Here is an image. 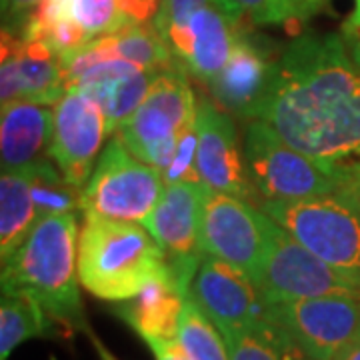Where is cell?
Instances as JSON below:
<instances>
[{"mask_svg":"<svg viewBox=\"0 0 360 360\" xmlns=\"http://www.w3.org/2000/svg\"><path fill=\"white\" fill-rule=\"evenodd\" d=\"M336 360H360V333L356 335V338L342 350V354Z\"/></svg>","mask_w":360,"mask_h":360,"instance_id":"35","label":"cell"},{"mask_svg":"<svg viewBox=\"0 0 360 360\" xmlns=\"http://www.w3.org/2000/svg\"><path fill=\"white\" fill-rule=\"evenodd\" d=\"M144 342L153 350L156 360H193L179 338H144Z\"/></svg>","mask_w":360,"mask_h":360,"instance_id":"33","label":"cell"},{"mask_svg":"<svg viewBox=\"0 0 360 360\" xmlns=\"http://www.w3.org/2000/svg\"><path fill=\"white\" fill-rule=\"evenodd\" d=\"M42 0H2V16H4V30L20 34L26 20L39 8Z\"/></svg>","mask_w":360,"mask_h":360,"instance_id":"30","label":"cell"},{"mask_svg":"<svg viewBox=\"0 0 360 360\" xmlns=\"http://www.w3.org/2000/svg\"><path fill=\"white\" fill-rule=\"evenodd\" d=\"M165 191L158 168L146 165L118 136L106 144L86 186L80 191L82 214L146 224Z\"/></svg>","mask_w":360,"mask_h":360,"instance_id":"7","label":"cell"},{"mask_svg":"<svg viewBox=\"0 0 360 360\" xmlns=\"http://www.w3.org/2000/svg\"><path fill=\"white\" fill-rule=\"evenodd\" d=\"M52 139L49 158L72 186L84 188L92 176L108 130L101 104L80 90H66L52 108Z\"/></svg>","mask_w":360,"mask_h":360,"instance_id":"12","label":"cell"},{"mask_svg":"<svg viewBox=\"0 0 360 360\" xmlns=\"http://www.w3.org/2000/svg\"><path fill=\"white\" fill-rule=\"evenodd\" d=\"M196 172L208 188L260 205L232 116L220 110L206 94L198 98L196 110Z\"/></svg>","mask_w":360,"mask_h":360,"instance_id":"14","label":"cell"},{"mask_svg":"<svg viewBox=\"0 0 360 360\" xmlns=\"http://www.w3.org/2000/svg\"><path fill=\"white\" fill-rule=\"evenodd\" d=\"M255 25H278L274 0H232Z\"/></svg>","mask_w":360,"mask_h":360,"instance_id":"31","label":"cell"},{"mask_svg":"<svg viewBox=\"0 0 360 360\" xmlns=\"http://www.w3.org/2000/svg\"><path fill=\"white\" fill-rule=\"evenodd\" d=\"M245 162L260 202H296L352 193L316 160L284 142L262 120H246Z\"/></svg>","mask_w":360,"mask_h":360,"instance_id":"6","label":"cell"},{"mask_svg":"<svg viewBox=\"0 0 360 360\" xmlns=\"http://www.w3.org/2000/svg\"><path fill=\"white\" fill-rule=\"evenodd\" d=\"M330 0H274L278 25L298 26L310 16L319 14Z\"/></svg>","mask_w":360,"mask_h":360,"instance_id":"29","label":"cell"},{"mask_svg":"<svg viewBox=\"0 0 360 360\" xmlns=\"http://www.w3.org/2000/svg\"><path fill=\"white\" fill-rule=\"evenodd\" d=\"M165 274H170L167 255L146 226L84 214L78 234V278L90 295L124 302Z\"/></svg>","mask_w":360,"mask_h":360,"instance_id":"3","label":"cell"},{"mask_svg":"<svg viewBox=\"0 0 360 360\" xmlns=\"http://www.w3.org/2000/svg\"><path fill=\"white\" fill-rule=\"evenodd\" d=\"M32 198L39 219L80 208V188L72 186L49 158L32 162Z\"/></svg>","mask_w":360,"mask_h":360,"instance_id":"26","label":"cell"},{"mask_svg":"<svg viewBox=\"0 0 360 360\" xmlns=\"http://www.w3.org/2000/svg\"><path fill=\"white\" fill-rule=\"evenodd\" d=\"M186 296L174 286L170 274L146 284L139 295L124 300L116 314L144 338H176L180 312Z\"/></svg>","mask_w":360,"mask_h":360,"instance_id":"20","label":"cell"},{"mask_svg":"<svg viewBox=\"0 0 360 360\" xmlns=\"http://www.w3.org/2000/svg\"><path fill=\"white\" fill-rule=\"evenodd\" d=\"M220 335L226 342L231 360H312L270 316L252 326Z\"/></svg>","mask_w":360,"mask_h":360,"instance_id":"22","label":"cell"},{"mask_svg":"<svg viewBox=\"0 0 360 360\" xmlns=\"http://www.w3.org/2000/svg\"><path fill=\"white\" fill-rule=\"evenodd\" d=\"M39 220L32 198V165L2 170L0 176V257L2 260L22 245Z\"/></svg>","mask_w":360,"mask_h":360,"instance_id":"21","label":"cell"},{"mask_svg":"<svg viewBox=\"0 0 360 360\" xmlns=\"http://www.w3.org/2000/svg\"><path fill=\"white\" fill-rule=\"evenodd\" d=\"M200 248L240 269L257 284L264 260L260 208L232 194L208 188L200 214Z\"/></svg>","mask_w":360,"mask_h":360,"instance_id":"11","label":"cell"},{"mask_svg":"<svg viewBox=\"0 0 360 360\" xmlns=\"http://www.w3.org/2000/svg\"><path fill=\"white\" fill-rule=\"evenodd\" d=\"M182 68H168L155 78L146 98L118 130L130 153L162 174L179 144L196 130L198 101Z\"/></svg>","mask_w":360,"mask_h":360,"instance_id":"5","label":"cell"},{"mask_svg":"<svg viewBox=\"0 0 360 360\" xmlns=\"http://www.w3.org/2000/svg\"><path fill=\"white\" fill-rule=\"evenodd\" d=\"M98 40L115 58L129 60L146 70H168L176 66L182 68L153 22H129Z\"/></svg>","mask_w":360,"mask_h":360,"instance_id":"24","label":"cell"},{"mask_svg":"<svg viewBox=\"0 0 360 360\" xmlns=\"http://www.w3.org/2000/svg\"><path fill=\"white\" fill-rule=\"evenodd\" d=\"M281 324L312 360H336L360 333V296L335 295L270 304Z\"/></svg>","mask_w":360,"mask_h":360,"instance_id":"10","label":"cell"},{"mask_svg":"<svg viewBox=\"0 0 360 360\" xmlns=\"http://www.w3.org/2000/svg\"><path fill=\"white\" fill-rule=\"evenodd\" d=\"M160 72L162 70H146L129 60L108 56L68 80L66 90H80L94 98L108 120V130L118 132L146 98Z\"/></svg>","mask_w":360,"mask_h":360,"instance_id":"17","label":"cell"},{"mask_svg":"<svg viewBox=\"0 0 360 360\" xmlns=\"http://www.w3.org/2000/svg\"><path fill=\"white\" fill-rule=\"evenodd\" d=\"M52 110L30 101L2 104L0 116V156L2 170L25 168L49 153L52 139Z\"/></svg>","mask_w":360,"mask_h":360,"instance_id":"19","label":"cell"},{"mask_svg":"<svg viewBox=\"0 0 360 360\" xmlns=\"http://www.w3.org/2000/svg\"><path fill=\"white\" fill-rule=\"evenodd\" d=\"M274 63L269 52L243 30L231 60L219 77L206 84L212 103L231 116L255 120L269 89Z\"/></svg>","mask_w":360,"mask_h":360,"instance_id":"18","label":"cell"},{"mask_svg":"<svg viewBox=\"0 0 360 360\" xmlns=\"http://www.w3.org/2000/svg\"><path fill=\"white\" fill-rule=\"evenodd\" d=\"M257 118L360 194L359 34L298 37L272 66Z\"/></svg>","mask_w":360,"mask_h":360,"instance_id":"1","label":"cell"},{"mask_svg":"<svg viewBox=\"0 0 360 360\" xmlns=\"http://www.w3.org/2000/svg\"><path fill=\"white\" fill-rule=\"evenodd\" d=\"M191 296L220 333L252 326L269 316V304L245 272L205 255L196 270Z\"/></svg>","mask_w":360,"mask_h":360,"instance_id":"15","label":"cell"},{"mask_svg":"<svg viewBox=\"0 0 360 360\" xmlns=\"http://www.w3.org/2000/svg\"><path fill=\"white\" fill-rule=\"evenodd\" d=\"M245 13L222 4H208L191 14L180 26L160 37L186 75L208 84L222 72L240 37Z\"/></svg>","mask_w":360,"mask_h":360,"instance_id":"13","label":"cell"},{"mask_svg":"<svg viewBox=\"0 0 360 360\" xmlns=\"http://www.w3.org/2000/svg\"><path fill=\"white\" fill-rule=\"evenodd\" d=\"M118 4L132 22H153L160 8V0H118Z\"/></svg>","mask_w":360,"mask_h":360,"instance_id":"32","label":"cell"},{"mask_svg":"<svg viewBox=\"0 0 360 360\" xmlns=\"http://www.w3.org/2000/svg\"><path fill=\"white\" fill-rule=\"evenodd\" d=\"M258 208L314 257L360 286V194L336 193L296 202L262 200Z\"/></svg>","mask_w":360,"mask_h":360,"instance_id":"4","label":"cell"},{"mask_svg":"<svg viewBox=\"0 0 360 360\" xmlns=\"http://www.w3.org/2000/svg\"><path fill=\"white\" fill-rule=\"evenodd\" d=\"M176 338L193 360H231L220 330L191 295L186 296L180 312Z\"/></svg>","mask_w":360,"mask_h":360,"instance_id":"25","label":"cell"},{"mask_svg":"<svg viewBox=\"0 0 360 360\" xmlns=\"http://www.w3.org/2000/svg\"><path fill=\"white\" fill-rule=\"evenodd\" d=\"M70 20L80 26L90 42L132 22L120 11L118 0H70Z\"/></svg>","mask_w":360,"mask_h":360,"instance_id":"27","label":"cell"},{"mask_svg":"<svg viewBox=\"0 0 360 360\" xmlns=\"http://www.w3.org/2000/svg\"><path fill=\"white\" fill-rule=\"evenodd\" d=\"M86 335H89L90 338H92V345H94V348H96V352H98V356H101V360H118L115 356V354H112V352H110V350L104 347L103 342H101V340L96 338V336L92 335V333H86Z\"/></svg>","mask_w":360,"mask_h":360,"instance_id":"36","label":"cell"},{"mask_svg":"<svg viewBox=\"0 0 360 360\" xmlns=\"http://www.w3.org/2000/svg\"><path fill=\"white\" fill-rule=\"evenodd\" d=\"M208 4H222V6L240 11L232 0H160V8H158V14L153 20V25L162 34L165 30L172 28V26L184 25L191 18V14L196 13L202 6H208Z\"/></svg>","mask_w":360,"mask_h":360,"instance_id":"28","label":"cell"},{"mask_svg":"<svg viewBox=\"0 0 360 360\" xmlns=\"http://www.w3.org/2000/svg\"><path fill=\"white\" fill-rule=\"evenodd\" d=\"M260 220L264 231V260L257 288L269 307L319 296H360V286L314 257L262 210Z\"/></svg>","mask_w":360,"mask_h":360,"instance_id":"8","label":"cell"},{"mask_svg":"<svg viewBox=\"0 0 360 360\" xmlns=\"http://www.w3.org/2000/svg\"><path fill=\"white\" fill-rule=\"evenodd\" d=\"M345 30L360 37V0H354V8H352V13L345 22Z\"/></svg>","mask_w":360,"mask_h":360,"instance_id":"34","label":"cell"},{"mask_svg":"<svg viewBox=\"0 0 360 360\" xmlns=\"http://www.w3.org/2000/svg\"><path fill=\"white\" fill-rule=\"evenodd\" d=\"M206 191L205 182L182 180L165 184L158 205L144 224L165 250L170 278L184 296L191 295V284L202 258L200 214Z\"/></svg>","mask_w":360,"mask_h":360,"instance_id":"9","label":"cell"},{"mask_svg":"<svg viewBox=\"0 0 360 360\" xmlns=\"http://www.w3.org/2000/svg\"><path fill=\"white\" fill-rule=\"evenodd\" d=\"M65 92L63 56L42 42L2 28L0 103L30 101L49 106L58 103Z\"/></svg>","mask_w":360,"mask_h":360,"instance_id":"16","label":"cell"},{"mask_svg":"<svg viewBox=\"0 0 360 360\" xmlns=\"http://www.w3.org/2000/svg\"><path fill=\"white\" fill-rule=\"evenodd\" d=\"M78 226L75 212L34 222L22 245L2 260V292L26 295L66 333H90L78 290Z\"/></svg>","mask_w":360,"mask_h":360,"instance_id":"2","label":"cell"},{"mask_svg":"<svg viewBox=\"0 0 360 360\" xmlns=\"http://www.w3.org/2000/svg\"><path fill=\"white\" fill-rule=\"evenodd\" d=\"M60 324L34 298L2 292L0 298V360H8L13 350L37 336H56ZM63 328V326H60Z\"/></svg>","mask_w":360,"mask_h":360,"instance_id":"23","label":"cell"}]
</instances>
